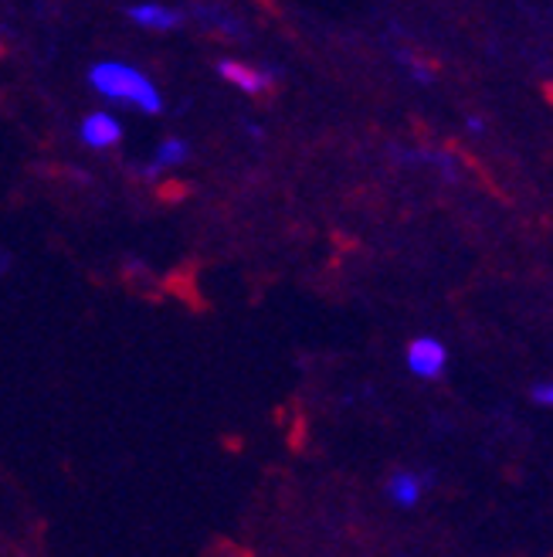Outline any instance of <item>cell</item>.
I'll return each mask as SVG.
<instances>
[{
  "label": "cell",
  "instance_id": "cell-1",
  "mask_svg": "<svg viewBox=\"0 0 553 557\" xmlns=\"http://www.w3.org/2000/svg\"><path fill=\"white\" fill-rule=\"evenodd\" d=\"M89 86L109 99V102H123V106H133V109H140V113H160L163 109V96L156 89V82L140 72V69H133L126 62H96L89 69Z\"/></svg>",
  "mask_w": 553,
  "mask_h": 557
},
{
  "label": "cell",
  "instance_id": "cell-2",
  "mask_svg": "<svg viewBox=\"0 0 553 557\" xmlns=\"http://www.w3.org/2000/svg\"><path fill=\"white\" fill-rule=\"evenodd\" d=\"M435 486V472L431 469H418V466H401L394 469L384 483V496L391 499L398 510H414L422 507V499L431 493Z\"/></svg>",
  "mask_w": 553,
  "mask_h": 557
},
{
  "label": "cell",
  "instance_id": "cell-3",
  "mask_svg": "<svg viewBox=\"0 0 553 557\" xmlns=\"http://www.w3.org/2000/svg\"><path fill=\"white\" fill-rule=\"evenodd\" d=\"M404 368L411 371V377H418V381H441L449 371V347L438 337L422 333V337H414L404 347Z\"/></svg>",
  "mask_w": 553,
  "mask_h": 557
},
{
  "label": "cell",
  "instance_id": "cell-4",
  "mask_svg": "<svg viewBox=\"0 0 553 557\" xmlns=\"http://www.w3.org/2000/svg\"><path fill=\"white\" fill-rule=\"evenodd\" d=\"M78 136L89 150H109L123 139V123L113 113H89L78 126Z\"/></svg>",
  "mask_w": 553,
  "mask_h": 557
},
{
  "label": "cell",
  "instance_id": "cell-5",
  "mask_svg": "<svg viewBox=\"0 0 553 557\" xmlns=\"http://www.w3.org/2000/svg\"><path fill=\"white\" fill-rule=\"evenodd\" d=\"M129 21L136 27H143V32H177V27L184 24V14L177 8L153 4V0H147V4H133L129 8Z\"/></svg>",
  "mask_w": 553,
  "mask_h": 557
},
{
  "label": "cell",
  "instance_id": "cell-6",
  "mask_svg": "<svg viewBox=\"0 0 553 557\" xmlns=\"http://www.w3.org/2000/svg\"><path fill=\"white\" fill-rule=\"evenodd\" d=\"M217 75L225 78V82H231L235 89H241V92H248V96H262L268 86H272V75L268 72H262V69H255V65H244V62H235V59H225L217 65Z\"/></svg>",
  "mask_w": 553,
  "mask_h": 557
},
{
  "label": "cell",
  "instance_id": "cell-7",
  "mask_svg": "<svg viewBox=\"0 0 553 557\" xmlns=\"http://www.w3.org/2000/svg\"><path fill=\"white\" fill-rule=\"evenodd\" d=\"M187 157H190V147L184 144L180 136H167L163 144L156 147V153H153V160L143 166V177L147 181H156L163 171H174V166H180V163H187Z\"/></svg>",
  "mask_w": 553,
  "mask_h": 557
},
{
  "label": "cell",
  "instance_id": "cell-8",
  "mask_svg": "<svg viewBox=\"0 0 553 557\" xmlns=\"http://www.w3.org/2000/svg\"><path fill=\"white\" fill-rule=\"evenodd\" d=\"M530 405L533 408H550L553 405V384L550 381H533L530 384Z\"/></svg>",
  "mask_w": 553,
  "mask_h": 557
},
{
  "label": "cell",
  "instance_id": "cell-9",
  "mask_svg": "<svg viewBox=\"0 0 553 557\" xmlns=\"http://www.w3.org/2000/svg\"><path fill=\"white\" fill-rule=\"evenodd\" d=\"M465 126H468V129H473L476 136H479V133H486V123H482L479 116H468V120H465Z\"/></svg>",
  "mask_w": 553,
  "mask_h": 557
}]
</instances>
